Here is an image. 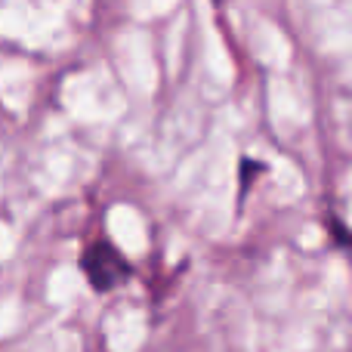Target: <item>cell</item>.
<instances>
[{"label": "cell", "instance_id": "cell-2", "mask_svg": "<svg viewBox=\"0 0 352 352\" xmlns=\"http://www.w3.org/2000/svg\"><path fill=\"white\" fill-rule=\"evenodd\" d=\"M213 3H226V0H213Z\"/></svg>", "mask_w": 352, "mask_h": 352}, {"label": "cell", "instance_id": "cell-1", "mask_svg": "<svg viewBox=\"0 0 352 352\" xmlns=\"http://www.w3.org/2000/svg\"><path fill=\"white\" fill-rule=\"evenodd\" d=\"M80 269H84L87 281L96 294H111L121 285H127L130 275H133V266L130 260L115 248L111 241H93L90 248L80 256Z\"/></svg>", "mask_w": 352, "mask_h": 352}]
</instances>
